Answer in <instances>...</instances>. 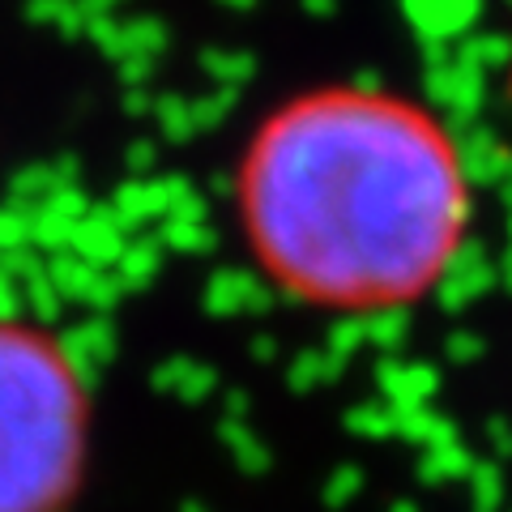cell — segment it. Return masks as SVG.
I'll return each mask as SVG.
<instances>
[{
  "instance_id": "obj_1",
  "label": "cell",
  "mask_w": 512,
  "mask_h": 512,
  "mask_svg": "<svg viewBox=\"0 0 512 512\" xmlns=\"http://www.w3.org/2000/svg\"><path fill=\"white\" fill-rule=\"evenodd\" d=\"M231 222L269 291L316 316L410 312L478 222L474 163L419 94L320 82L278 99L231 163Z\"/></svg>"
},
{
  "instance_id": "obj_2",
  "label": "cell",
  "mask_w": 512,
  "mask_h": 512,
  "mask_svg": "<svg viewBox=\"0 0 512 512\" xmlns=\"http://www.w3.org/2000/svg\"><path fill=\"white\" fill-rule=\"evenodd\" d=\"M94 444V397L73 346L0 312V512H73Z\"/></svg>"
}]
</instances>
